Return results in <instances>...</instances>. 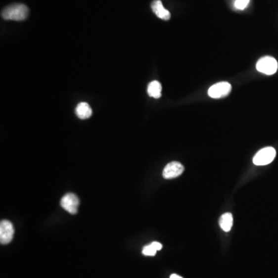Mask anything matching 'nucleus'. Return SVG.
I'll list each match as a JSON object with an SVG mask.
<instances>
[{"mask_svg": "<svg viewBox=\"0 0 278 278\" xmlns=\"http://www.w3.org/2000/svg\"><path fill=\"white\" fill-rule=\"evenodd\" d=\"M151 7L158 17L163 20H170L171 14H170L169 10L164 8L162 1H160V0H155L151 3Z\"/></svg>", "mask_w": 278, "mask_h": 278, "instance_id": "obj_8", "label": "nucleus"}, {"mask_svg": "<svg viewBox=\"0 0 278 278\" xmlns=\"http://www.w3.org/2000/svg\"><path fill=\"white\" fill-rule=\"evenodd\" d=\"M148 93L150 97L159 98L162 96V85L157 81H151L148 86Z\"/></svg>", "mask_w": 278, "mask_h": 278, "instance_id": "obj_10", "label": "nucleus"}, {"mask_svg": "<svg viewBox=\"0 0 278 278\" xmlns=\"http://www.w3.org/2000/svg\"><path fill=\"white\" fill-rule=\"evenodd\" d=\"M242 1H244V2H248V3L249 2H250V0H242Z\"/></svg>", "mask_w": 278, "mask_h": 278, "instance_id": "obj_16", "label": "nucleus"}, {"mask_svg": "<svg viewBox=\"0 0 278 278\" xmlns=\"http://www.w3.org/2000/svg\"><path fill=\"white\" fill-rule=\"evenodd\" d=\"M276 157V150L272 147L262 148L256 154L253 162L256 166H267L273 162Z\"/></svg>", "mask_w": 278, "mask_h": 278, "instance_id": "obj_3", "label": "nucleus"}, {"mask_svg": "<svg viewBox=\"0 0 278 278\" xmlns=\"http://www.w3.org/2000/svg\"><path fill=\"white\" fill-rule=\"evenodd\" d=\"M257 71L267 75H273L278 71V61L272 56H264L257 61Z\"/></svg>", "mask_w": 278, "mask_h": 278, "instance_id": "obj_2", "label": "nucleus"}, {"mask_svg": "<svg viewBox=\"0 0 278 278\" xmlns=\"http://www.w3.org/2000/svg\"><path fill=\"white\" fill-rule=\"evenodd\" d=\"M248 4V2H244V1H242V0H236L234 2V6L236 7V9L243 10V9H246Z\"/></svg>", "mask_w": 278, "mask_h": 278, "instance_id": "obj_13", "label": "nucleus"}, {"mask_svg": "<svg viewBox=\"0 0 278 278\" xmlns=\"http://www.w3.org/2000/svg\"><path fill=\"white\" fill-rule=\"evenodd\" d=\"M79 199L75 194L68 193L64 195L60 201V206L71 214H76L78 213L79 206Z\"/></svg>", "mask_w": 278, "mask_h": 278, "instance_id": "obj_5", "label": "nucleus"}, {"mask_svg": "<svg viewBox=\"0 0 278 278\" xmlns=\"http://www.w3.org/2000/svg\"><path fill=\"white\" fill-rule=\"evenodd\" d=\"M170 278H181V277L179 276V275H172L171 276H170Z\"/></svg>", "mask_w": 278, "mask_h": 278, "instance_id": "obj_15", "label": "nucleus"}, {"mask_svg": "<svg viewBox=\"0 0 278 278\" xmlns=\"http://www.w3.org/2000/svg\"><path fill=\"white\" fill-rule=\"evenodd\" d=\"M151 246H153L154 248L158 251V250H160L162 248V245L159 242H153V243H151Z\"/></svg>", "mask_w": 278, "mask_h": 278, "instance_id": "obj_14", "label": "nucleus"}, {"mask_svg": "<svg viewBox=\"0 0 278 278\" xmlns=\"http://www.w3.org/2000/svg\"><path fill=\"white\" fill-rule=\"evenodd\" d=\"M232 87L228 82H220L210 87L208 94L212 98H221L227 97L231 93Z\"/></svg>", "mask_w": 278, "mask_h": 278, "instance_id": "obj_4", "label": "nucleus"}, {"mask_svg": "<svg viewBox=\"0 0 278 278\" xmlns=\"http://www.w3.org/2000/svg\"><path fill=\"white\" fill-rule=\"evenodd\" d=\"M14 235V228L12 223L2 220L0 224V242L2 244H8L12 241Z\"/></svg>", "mask_w": 278, "mask_h": 278, "instance_id": "obj_6", "label": "nucleus"}, {"mask_svg": "<svg viewBox=\"0 0 278 278\" xmlns=\"http://www.w3.org/2000/svg\"><path fill=\"white\" fill-rule=\"evenodd\" d=\"M185 168L179 162H172L168 164L163 170V177L166 180H172L181 176Z\"/></svg>", "mask_w": 278, "mask_h": 278, "instance_id": "obj_7", "label": "nucleus"}, {"mask_svg": "<svg viewBox=\"0 0 278 278\" xmlns=\"http://www.w3.org/2000/svg\"><path fill=\"white\" fill-rule=\"evenodd\" d=\"M232 222H233V218L231 213H224L220 217V226L225 232L231 231L232 227Z\"/></svg>", "mask_w": 278, "mask_h": 278, "instance_id": "obj_11", "label": "nucleus"}, {"mask_svg": "<svg viewBox=\"0 0 278 278\" xmlns=\"http://www.w3.org/2000/svg\"><path fill=\"white\" fill-rule=\"evenodd\" d=\"M76 114L81 119H87L92 115V109L88 103L81 102L76 107Z\"/></svg>", "mask_w": 278, "mask_h": 278, "instance_id": "obj_9", "label": "nucleus"}, {"mask_svg": "<svg viewBox=\"0 0 278 278\" xmlns=\"http://www.w3.org/2000/svg\"><path fill=\"white\" fill-rule=\"evenodd\" d=\"M157 250L151 244L144 246L142 250V254L145 256H155Z\"/></svg>", "mask_w": 278, "mask_h": 278, "instance_id": "obj_12", "label": "nucleus"}, {"mask_svg": "<svg viewBox=\"0 0 278 278\" xmlns=\"http://www.w3.org/2000/svg\"><path fill=\"white\" fill-rule=\"evenodd\" d=\"M29 9L23 4H13L5 7L2 11V17L4 20L23 21L28 16Z\"/></svg>", "mask_w": 278, "mask_h": 278, "instance_id": "obj_1", "label": "nucleus"}]
</instances>
